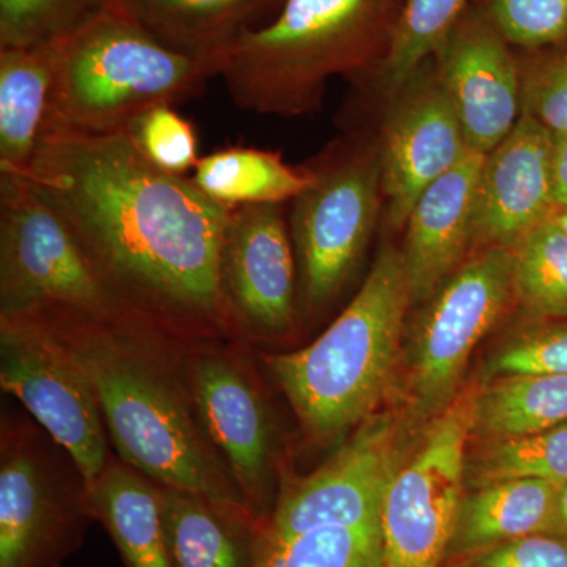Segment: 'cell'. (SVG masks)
Masks as SVG:
<instances>
[{
    "mask_svg": "<svg viewBox=\"0 0 567 567\" xmlns=\"http://www.w3.org/2000/svg\"><path fill=\"white\" fill-rule=\"evenodd\" d=\"M514 50H547L567 41V0H476Z\"/></svg>",
    "mask_w": 567,
    "mask_h": 567,
    "instance_id": "obj_32",
    "label": "cell"
},
{
    "mask_svg": "<svg viewBox=\"0 0 567 567\" xmlns=\"http://www.w3.org/2000/svg\"><path fill=\"white\" fill-rule=\"evenodd\" d=\"M550 218L567 235V207H555Z\"/></svg>",
    "mask_w": 567,
    "mask_h": 567,
    "instance_id": "obj_38",
    "label": "cell"
},
{
    "mask_svg": "<svg viewBox=\"0 0 567 567\" xmlns=\"http://www.w3.org/2000/svg\"><path fill=\"white\" fill-rule=\"evenodd\" d=\"M221 282L235 331L256 338L292 333L298 317L297 262L281 205L230 212Z\"/></svg>",
    "mask_w": 567,
    "mask_h": 567,
    "instance_id": "obj_15",
    "label": "cell"
},
{
    "mask_svg": "<svg viewBox=\"0 0 567 567\" xmlns=\"http://www.w3.org/2000/svg\"><path fill=\"white\" fill-rule=\"evenodd\" d=\"M377 145L383 215L390 229L404 230L421 194L472 152L431 59L388 99Z\"/></svg>",
    "mask_w": 567,
    "mask_h": 567,
    "instance_id": "obj_14",
    "label": "cell"
},
{
    "mask_svg": "<svg viewBox=\"0 0 567 567\" xmlns=\"http://www.w3.org/2000/svg\"><path fill=\"white\" fill-rule=\"evenodd\" d=\"M85 494L93 520L106 529L125 567H174L156 483L111 454Z\"/></svg>",
    "mask_w": 567,
    "mask_h": 567,
    "instance_id": "obj_20",
    "label": "cell"
},
{
    "mask_svg": "<svg viewBox=\"0 0 567 567\" xmlns=\"http://www.w3.org/2000/svg\"><path fill=\"white\" fill-rule=\"evenodd\" d=\"M192 181L205 196L234 210L293 200L315 183L316 173L311 166H290L279 152L233 145L203 156Z\"/></svg>",
    "mask_w": 567,
    "mask_h": 567,
    "instance_id": "obj_24",
    "label": "cell"
},
{
    "mask_svg": "<svg viewBox=\"0 0 567 567\" xmlns=\"http://www.w3.org/2000/svg\"><path fill=\"white\" fill-rule=\"evenodd\" d=\"M443 567H567V539L529 535L450 559Z\"/></svg>",
    "mask_w": 567,
    "mask_h": 567,
    "instance_id": "obj_35",
    "label": "cell"
},
{
    "mask_svg": "<svg viewBox=\"0 0 567 567\" xmlns=\"http://www.w3.org/2000/svg\"><path fill=\"white\" fill-rule=\"evenodd\" d=\"M256 567H383L382 529L322 527L260 544Z\"/></svg>",
    "mask_w": 567,
    "mask_h": 567,
    "instance_id": "obj_29",
    "label": "cell"
},
{
    "mask_svg": "<svg viewBox=\"0 0 567 567\" xmlns=\"http://www.w3.org/2000/svg\"><path fill=\"white\" fill-rule=\"evenodd\" d=\"M412 309L402 249L383 245L349 306L311 344L262 361L316 443L338 442L394 390Z\"/></svg>",
    "mask_w": 567,
    "mask_h": 567,
    "instance_id": "obj_3",
    "label": "cell"
},
{
    "mask_svg": "<svg viewBox=\"0 0 567 567\" xmlns=\"http://www.w3.org/2000/svg\"><path fill=\"white\" fill-rule=\"evenodd\" d=\"M475 0H404L385 59L369 76L393 96L429 59Z\"/></svg>",
    "mask_w": 567,
    "mask_h": 567,
    "instance_id": "obj_27",
    "label": "cell"
},
{
    "mask_svg": "<svg viewBox=\"0 0 567 567\" xmlns=\"http://www.w3.org/2000/svg\"><path fill=\"white\" fill-rule=\"evenodd\" d=\"M554 199L555 207H567V134H555Z\"/></svg>",
    "mask_w": 567,
    "mask_h": 567,
    "instance_id": "obj_36",
    "label": "cell"
},
{
    "mask_svg": "<svg viewBox=\"0 0 567 567\" xmlns=\"http://www.w3.org/2000/svg\"><path fill=\"white\" fill-rule=\"evenodd\" d=\"M567 423V375H505L475 386L470 443L516 439Z\"/></svg>",
    "mask_w": 567,
    "mask_h": 567,
    "instance_id": "obj_25",
    "label": "cell"
},
{
    "mask_svg": "<svg viewBox=\"0 0 567 567\" xmlns=\"http://www.w3.org/2000/svg\"><path fill=\"white\" fill-rule=\"evenodd\" d=\"M514 301L513 252L483 246L416 306L402 342L399 406L417 429L456 401L470 358Z\"/></svg>",
    "mask_w": 567,
    "mask_h": 567,
    "instance_id": "obj_6",
    "label": "cell"
},
{
    "mask_svg": "<svg viewBox=\"0 0 567 567\" xmlns=\"http://www.w3.org/2000/svg\"><path fill=\"white\" fill-rule=\"evenodd\" d=\"M185 385L205 435L264 532L278 492L274 427L259 388L233 354L213 349L188 361Z\"/></svg>",
    "mask_w": 567,
    "mask_h": 567,
    "instance_id": "obj_13",
    "label": "cell"
},
{
    "mask_svg": "<svg viewBox=\"0 0 567 567\" xmlns=\"http://www.w3.org/2000/svg\"><path fill=\"white\" fill-rule=\"evenodd\" d=\"M130 134L147 159L166 173L185 175L199 163L196 130L173 104H159L142 114Z\"/></svg>",
    "mask_w": 567,
    "mask_h": 567,
    "instance_id": "obj_34",
    "label": "cell"
},
{
    "mask_svg": "<svg viewBox=\"0 0 567 567\" xmlns=\"http://www.w3.org/2000/svg\"><path fill=\"white\" fill-rule=\"evenodd\" d=\"M522 52V51H520ZM522 111L554 134H567V41L518 55Z\"/></svg>",
    "mask_w": 567,
    "mask_h": 567,
    "instance_id": "obj_33",
    "label": "cell"
},
{
    "mask_svg": "<svg viewBox=\"0 0 567 567\" xmlns=\"http://www.w3.org/2000/svg\"><path fill=\"white\" fill-rule=\"evenodd\" d=\"M54 52L43 133L130 132L152 107L192 99L219 76L218 58L169 47L111 3Z\"/></svg>",
    "mask_w": 567,
    "mask_h": 567,
    "instance_id": "obj_5",
    "label": "cell"
},
{
    "mask_svg": "<svg viewBox=\"0 0 567 567\" xmlns=\"http://www.w3.org/2000/svg\"><path fill=\"white\" fill-rule=\"evenodd\" d=\"M316 181L292 200L289 230L298 303L322 315L357 274L383 210L379 145L353 137L311 164Z\"/></svg>",
    "mask_w": 567,
    "mask_h": 567,
    "instance_id": "obj_7",
    "label": "cell"
},
{
    "mask_svg": "<svg viewBox=\"0 0 567 567\" xmlns=\"http://www.w3.org/2000/svg\"><path fill=\"white\" fill-rule=\"evenodd\" d=\"M483 153L470 152L432 183L405 223L404 254L412 308L424 303L475 248L477 181Z\"/></svg>",
    "mask_w": 567,
    "mask_h": 567,
    "instance_id": "obj_18",
    "label": "cell"
},
{
    "mask_svg": "<svg viewBox=\"0 0 567 567\" xmlns=\"http://www.w3.org/2000/svg\"><path fill=\"white\" fill-rule=\"evenodd\" d=\"M33 312L50 323L91 377L115 456L159 486L192 492L252 517L205 435L185 383L152 353L147 341L159 328L136 317L103 320L66 308Z\"/></svg>",
    "mask_w": 567,
    "mask_h": 567,
    "instance_id": "obj_2",
    "label": "cell"
},
{
    "mask_svg": "<svg viewBox=\"0 0 567 567\" xmlns=\"http://www.w3.org/2000/svg\"><path fill=\"white\" fill-rule=\"evenodd\" d=\"M470 151H494L522 114L516 50L473 2L431 58Z\"/></svg>",
    "mask_w": 567,
    "mask_h": 567,
    "instance_id": "obj_16",
    "label": "cell"
},
{
    "mask_svg": "<svg viewBox=\"0 0 567 567\" xmlns=\"http://www.w3.org/2000/svg\"><path fill=\"white\" fill-rule=\"evenodd\" d=\"M548 535L567 539V483L559 484L555 499L554 517H551Z\"/></svg>",
    "mask_w": 567,
    "mask_h": 567,
    "instance_id": "obj_37",
    "label": "cell"
},
{
    "mask_svg": "<svg viewBox=\"0 0 567 567\" xmlns=\"http://www.w3.org/2000/svg\"><path fill=\"white\" fill-rule=\"evenodd\" d=\"M421 431L399 405L369 416L323 465L281 484L260 544L322 527L380 525L388 487Z\"/></svg>",
    "mask_w": 567,
    "mask_h": 567,
    "instance_id": "obj_9",
    "label": "cell"
},
{
    "mask_svg": "<svg viewBox=\"0 0 567 567\" xmlns=\"http://www.w3.org/2000/svg\"><path fill=\"white\" fill-rule=\"evenodd\" d=\"M0 386L25 406L91 487L111 457L99 398L76 354L37 312L0 317Z\"/></svg>",
    "mask_w": 567,
    "mask_h": 567,
    "instance_id": "obj_10",
    "label": "cell"
},
{
    "mask_svg": "<svg viewBox=\"0 0 567 567\" xmlns=\"http://www.w3.org/2000/svg\"><path fill=\"white\" fill-rule=\"evenodd\" d=\"M276 0H111L169 47L218 58Z\"/></svg>",
    "mask_w": 567,
    "mask_h": 567,
    "instance_id": "obj_23",
    "label": "cell"
},
{
    "mask_svg": "<svg viewBox=\"0 0 567 567\" xmlns=\"http://www.w3.org/2000/svg\"><path fill=\"white\" fill-rule=\"evenodd\" d=\"M505 375H567V317L517 324L488 354L481 382Z\"/></svg>",
    "mask_w": 567,
    "mask_h": 567,
    "instance_id": "obj_30",
    "label": "cell"
},
{
    "mask_svg": "<svg viewBox=\"0 0 567 567\" xmlns=\"http://www.w3.org/2000/svg\"><path fill=\"white\" fill-rule=\"evenodd\" d=\"M66 308L134 317L111 292L65 219L31 183L0 175V317Z\"/></svg>",
    "mask_w": 567,
    "mask_h": 567,
    "instance_id": "obj_8",
    "label": "cell"
},
{
    "mask_svg": "<svg viewBox=\"0 0 567 567\" xmlns=\"http://www.w3.org/2000/svg\"><path fill=\"white\" fill-rule=\"evenodd\" d=\"M158 486L174 567H256L262 527L204 496Z\"/></svg>",
    "mask_w": 567,
    "mask_h": 567,
    "instance_id": "obj_19",
    "label": "cell"
},
{
    "mask_svg": "<svg viewBox=\"0 0 567 567\" xmlns=\"http://www.w3.org/2000/svg\"><path fill=\"white\" fill-rule=\"evenodd\" d=\"M558 487L548 481L511 480L465 491L446 561L516 537L548 535Z\"/></svg>",
    "mask_w": 567,
    "mask_h": 567,
    "instance_id": "obj_21",
    "label": "cell"
},
{
    "mask_svg": "<svg viewBox=\"0 0 567 567\" xmlns=\"http://www.w3.org/2000/svg\"><path fill=\"white\" fill-rule=\"evenodd\" d=\"M514 292L524 315L567 317V235L548 218L513 249Z\"/></svg>",
    "mask_w": 567,
    "mask_h": 567,
    "instance_id": "obj_28",
    "label": "cell"
},
{
    "mask_svg": "<svg viewBox=\"0 0 567 567\" xmlns=\"http://www.w3.org/2000/svg\"><path fill=\"white\" fill-rule=\"evenodd\" d=\"M110 3L111 0H0V48L58 43Z\"/></svg>",
    "mask_w": 567,
    "mask_h": 567,
    "instance_id": "obj_31",
    "label": "cell"
},
{
    "mask_svg": "<svg viewBox=\"0 0 567 567\" xmlns=\"http://www.w3.org/2000/svg\"><path fill=\"white\" fill-rule=\"evenodd\" d=\"M54 44L0 48V175L22 177L39 147L52 80Z\"/></svg>",
    "mask_w": 567,
    "mask_h": 567,
    "instance_id": "obj_22",
    "label": "cell"
},
{
    "mask_svg": "<svg viewBox=\"0 0 567 567\" xmlns=\"http://www.w3.org/2000/svg\"><path fill=\"white\" fill-rule=\"evenodd\" d=\"M33 429L3 420L0 567H61L93 520L84 483H66Z\"/></svg>",
    "mask_w": 567,
    "mask_h": 567,
    "instance_id": "obj_12",
    "label": "cell"
},
{
    "mask_svg": "<svg viewBox=\"0 0 567 567\" xmlns=\"http://www.w3.org/2000/svg\"><path fill=\"white\" fill-rule=\"evenodd\" d=\"M404 0H284L219 55V76L241 110L297 117L319 110L338 74L360 81L385 59Z\"/></svg>",
    "mask_w": 567,
    "mask_h": 567,
    "instance_id": "obj_4",
    "label": "cell"
},
{
    "mask_svg": "<svg viewBox=\"0 0 567 567\" xmlns=\"http://www.w3.org/2000/svg\"><path fill=\"white\" fill-rule=\"evenodd\" d=\"M554 151L555 134L522 111L505 140L484 155L476 192L475 248L513 249L550 218Z\"/></svg>",
    "mask_w": 567,
    "mask_h": 567,
    "instance_id": "obj_17",
    "label": "cell"
},
{
    "mask_svg": "<svg viewBox=\"0 0 567 567\" xmlns=\"http://www.w3.org/2000/svg\"><path fill=\"white\" fill-rule=\"evenodd\" d=\"M22 178L65 219L126 312L171 333L235 331L221 282L233 208L156 167L130 132L43 133Z\"/></svg>",
    "mask_w": 567,
    "mask_h": 567,
    "instance_id": "obj_1",
    "label": "cell"
},
{
    "mask_svg": "<svg viewBox=\"0 0 567 567\" xmlns=\"http://www.w3.org/2000/svg\"><path fill=\"white\" fill-rule=\"evenodd\" d=\"M475 388L417 436L388 487L380 514L383 567H443L465 494V457L470 445Z\"/></svg>",
    "mask_w": 567,
    "mask_h": 567,
    "instance_id": "obj_11",
    "label": "cell"
},
{
    "mask_svg": "<svg viewBox=\"0 0 567 567\" xmlns=\"http://www.w3.org/2000/svg\"><path fill=\"white\" fill-rule=\"evenodd\" d=\"M511 480L567 483V423L536 434L468 445L465 491Z\"/></svg>",
    "mask_w": 567,
    "mask_h": 567,
    "instance_id": "obj_26",
    "label": "cell"
}]
</instances>
